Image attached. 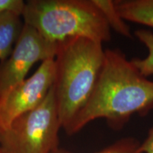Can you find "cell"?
I'll use <instances>...</instances> for the list:
<instances>
[{
    "label": "cell",
    "instance_id": "cell-6",
    "mask_svg": "<svg viewBox=\"0 0 153 153\" xmlns=\"http://www.w3.org/2000/svg\"><path fill=\"white\" fill-rule=\"evenodd\" d=\"M55 79V59L41 62L30 77L14 85L0 97V128H7L16 118L43 102Z\"/></svg>",
    "mask_w": 153,
    "mask_h": 153
},
{
    "label": "cell",
    "instance_id": "cell-10",
    "mask_svg": "<svg viewBox=\"0 0 153 153\" xmlns=\"http://www.w3.org/2000/svg\"><path fill=\"white\" fill-rule=\"evenodd\" d=\"M134 34L138 41L145 45L148 54L144 58L134 57L130 60L140 73L145 77L148 78L153 75V32L150 30L141 28L135 30Z\"/></svg>",
    "mask_w": 153,
    "mask_h": 153
},
{
    "label": "cell",
    "instance_id": "cell-12",
    "mask_svg": "<svg viewBox=\"0 0 153 153\" xmlns=\"http://www.w3.org/2000/svg\"><path fill=\"white\" fill-rule=\"evenodd\" d=\"M24 6L23 0H0V14L10 11L22 16Z\"/></svg>",
    "mask_w": 153,
    "mask_h": 153
},
{
    "label": "cell",
    "instance_id": "cell-13",
    "mask_svg": "<svg viewBox=\"0 0 153 153\" xmlns=\"http://www.w3.org/2000/svg\"><path fill=\"white\" fill-rule=\"evenodd\" d=\"M140 149L142 153H153V127L149 130L146 138L140 143Z\"/></svg>",
    "mask_w": 153,
    "mask_h": 153
},
{
    "label": "cell",
    "instance_id": "cell-5",
    "mask_svg": "<svg viewBox=\"0 0 153 153\" xmlns=\"http://www.w3.org/2000/svg\"><path fill=\"white\" fill-rule=\"evenodd\" d=\"M59 48L33 27L24 24L12 52L0 64V97L26 79V74L36 62L55 59Z\"/></svg>",
    "mask_w": 153,
    "mask_h": 153
},
{
    "label": "cell",
    "instance_id": "cell-3",
    "mask_svg": "<svg viewBox=\"0 0 153 153\" xmlns=\"http://www.w3.org/2000/svg\"><path fill=\"white\" fill-rule=\"evenodd\" d=\"M22 16L51 43L60 46L79 38L111 41V30L93 0H28Z\"/></svg>",
    "mask_w": 153,
    "mask_h": 153
},
{
    "label": "cell",
    "instance_id": "cell-2",
    "mask_svg": "<svg viewBox=\"0 0 153 153\" xmlns=\"http://www.w3.org/2000/svg\"><path fill=\"white\" fill-rule=\"evenodd\" d=\"M103 43L85 38L59 48L55 62V100L62 128L68 133L87 104L104 66Z\"/></svg>",
    "mask_w": 153,
    "mask_h": 153
},
{
    "label": "cell",
    "instance_id": "cell-1",
    "mask_svg": "<svg viewBox=\"0 0 153 153\" xmlns=\"http://www.w3.org/2000/svg\"><path fill=\"white\" fill-rule=\"evenodd\" d=\"M152 110L153 81L140 73L119 49H106L94 91L67 134H75L99 118L120 130L134 115L145 116Z\"/></svg>",
    "mask_w": 153,
    "mask_h": 153
},
{
    "label": "cell",
    "instance_id": "cell-11",
    "mask_svg": "<svg viewBox=\"0 0 153 153\" xmlns=\"http://www.w3.org/2000/svg\"><path fill=\"white\" fill-rule=\"evenodd\" d=\"M140 143L134 137H124L108 145L96 153H142L140 149ZM53 153H70L62 149H57Z\"/></svg>",
    "mask_w": 153,
    "mask_h": 153
},
{
    "label": "cell",
    "instance_id": "cell-8",
    "mask_svg": "<svg viewBox=\"0 0 153 153\" xmlns=\"http://www.w3.org/2000/svg\"><path fill=\"white\" fill-rule=\"evenodd\" d=\"M116 9L126 22L153 28V0L114 1Z\"/></svg>",
    "mask_w": 153,
    "mask_h": 153
},
{
    "label": "cell",
    "instance_id": "cell-4",
    "mask_svg": "<svg viewBox=\"0 0 153 153\" xmlns=\"http://www.w3.org/2000/svg\"><path fill=\"white\" fill-rule=\"evenodd\" d=\"M60 128L53 86L41 104L1 130V153H53L58 149Z\"/></svg>",
    "mask_w": 153,
    "mask_h": 153
},
{
    "label": "cell",
    "instance_id": "cell-9",
    "mask_svg": "<svg viewBox=\"0 0 153 153\" xmlns=\"http://www.w3.org/2000/svg\"><path fill=\"white\" fill-rule=\"evenodd\" d=\"M104 15L107 24L116 33L125 38H133L130 27L122 18L116 9L115 1L113 0H93Z\"/></svg>",
    "mask_w": 153,
    "mask_h": 153
},
{
    "label": "cell",
    "instance_id": "cell-14",
    "mask_svg": "<svg viewBox=\"0 0 153 153\" xmlns=\"http://www.w3.org/2000/svg\"><path fill=\"white\" fill-rule=\"evenodd\" d=\"M1 128H0V132H1ZM0 153H1V150H0Z\"/></svg>",
    "mask_w": 153,
    "mask_h": 153
},
{
    "label": "cell",
    "instance_id": "cell-7",
    "mask_svg": "<svg viewBox=\"0 0 153 153\" xmlns=\"http://www.w3.org/2000/svg\"><path fill=\"white\" fill-rule=\"evenodd\" d=\"M22 16L7 11L0 14V61L7 60L12 52L24 26Z\"/></svg>",
    "mask_w": 153,
    "mask_h": 153
}]
</instances>
